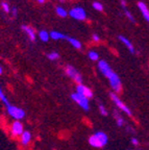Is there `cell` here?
<instances>
[{
  "label": "cell",
  "instance_id": "cell-1",
  "mask_svg": "<svg viewBox=\"0 0 149 150\" xmlns=\"http://www.w3.org/2000/svg\"><path fill=\"white\" fill-rule=\"evenodd\" d=\"M107 141H109V137H107V134L105 132H103V131H96L95 134H92L89 138V144L92 147L102 148L107 144Z\"/></svg>",
  "mask_w": 149,
  "mask_h": 150
},
{
  "label": "cell",
  "instance_id": "cell-2",
  "mask_svg": "<svg viewBox=\"0 0 149 150\" xmlns=\"http://www.w3.org/2000/svg\"><path fill=\"white\" fill-rule=\"evenodd\" d=\"M6 110H7V114H9L11 117L14 118L15 120H18V121H20V120L25 117V110H22V108H19V106L9 104V106H6Z\"/></svg>",
  "mask_w": 149,
  "mask_h": 150
},
{
  "label": "cell",
  "instance_id": "cell-3",
  "mask_svg": "<svg viewBox=\"0 0 149 150\" xmlns=\"http://www.w3.org/2000/svg\"><path fill=\"white\" fill-rule=\"evenodd\" d=\"M69 16L75 20H78V21H84L87 19V12L84 7L77 5L69 11Z\"/></svg>",
  "mask_w": 149,
  "mask_h": 150
},
{
  "label": "cell",
  "instance_id": "cell-4",
  "mask_svg": "<svg viewBox=\"0 0 149 150\" xmlns=\"http://www.w3.org/2000/svg\"><path fill=\"white\" fill-rule=\"evenodd\" d=\"M110 97H111V99L113 100V102L116 104L117 108H120V110H121L122 112H124V114H126V115L129 116V117H131V116H133V112H131V110H129V108H128L125 103H124L123 101L121 100V99L117 96L116 93H111L110 94Z\"/></svg>",
  "mask_w": 149,
  "mask_h": 150
},
{
  "label": "cell",
  "instance_id": "cell-5",
  "mask_svg": "<svg viewBox=\"0 0 149 150\" xmlns=\"http://www.w3.org/2000/svg\"><path fill=\"white\" fill-rule=\"evenodd\" d=\"M71 99H72L74 102H76L84 110H89V108H90V103H89V99L87 98V97L82 96V95H80V94L75 92V93L71 94Z\"/></svg>",
  "mask_w": 149,
  "mask_h": 150
},
{
  "label": "cell",
  "instance_id": "cell-6",
  "mask_svg": "<svg viewBox=\"0 0 149 150\" xmlns=\"http://www.w3.org/2000/svg\"><path fill=\"white\" fill-rule=\"evenodd\" d=\"M65 72L66 74L69 76V77L71 78V79H73L75 82H77V84H80L82 83V74L78 72V71L76 70V69L73 67V66L71 65H67L65 68Z\"/></svg>",
  "mask_w": 149,
  "mask_h": 150
},
{
  "label": "cell",
  "instance_id": "cell-7",
  "mask_svg": "<svg viewBox=\"0 0 149 150\" xmlns=\"http://www.w3.org/2000/svg\"><path fill=\"white\" fill-rule=\"evenodd\" d=\"M109 81H110V86L113 90L115 91V93H118V92L121 91L122 89V82H121V79L120 77L118 76L116 72H113L111 74V76L109 78Z\"/></svg>",
  "mask_w": 149,
  "mask_h": 150
},
{
  "label": "cell",
  "instance_id": "cell-8",
  "mask_svg": "<svg viewBox=\"0 0 149 150\" xmlns=\"http://www.w3.org/2000/svg\"><path fill=\"white\" fill-rule=\"evenodd\" d=\"M98 69H99V71L103 74V76L106 78L110 77L111 74L114 72L113 69L111 68L110 64L107 63L106 61H104V59H99V61H98Z\"/></svg>",
  "mask_w": 149,
  "mask_h": 150
},
{
  "label": "cell",
  "instance_id": "cell-9",
  "mask_svg": "<svg viewBox=\"0 0 149 150\" xmlns=\"http://www.w3.org/2000/svg\"><path fill=\"white\" fill-rule=\"evenodd\" d=\"M11 132L14 137H21V134L24 132L23 124L18 120H15L11 126Z\"/></svg>",
  "mask_w": 149,
  "mask_h": 150
},
{
  "label": "cell",
  "instance_id": "cell-10",
  "mask_svg": "<svg viewBox=\"0 0 149 150\" xmlns=\"http://www.w3.org/2000/svg\"><path fill=\"white\" fill-rule=\"evenodd\" d=\"M76 93L80 94V95H82V96L87 97L88 99L92 98L93 97V92L91 91V89H89L87 86H84V84L80 83V84H77L76 86Z\"/></svg>",
  "mask_w": 149,
  "mask_h": 150
},
{
  "label": "cell",
  "instance_id": "cell-11",
  "mask_svg": "<svg viewBox=\"0 0 149 150\" xmlns=\"http://www.w3.org/2000/svg\"><path fill=\"white\" fill-rule=\"evenodd\" d=\"M21 28H22V30L26 33V35L29 38V40H31V42H35V41H37V33H35V29H33V27H31V26H28V25H22Z\"/></svg>",
  "mask_w": 149,
  "mask_h": 150
},
{
  "label": "cell",
  "instance_id": "cell-12",
  "mask_svg": "<svg viewBox=\"0 0 149 150\" xmlns=\"http://www.w3.org/2000/svg\"><path fill=\"white\" fill-rule=\"evenodd\" d=\"M118 39L119 41H121L122 44H124L126 46V48L128 49V51L131 52V54H133L136 52L135 50V46H133V44L131 43V41H129L126 37H124V35H118Z\"/></svg>",
  "mask_w": 149,
  "mask_h": 150
},
{
  "label": "cell",
  "instance_id": "cell-13",
  "mask_svg": "<svg viewBox=\"0 0 149 150\" xmlns=\"http://www.w3.org/2000/svg\"><path fill=\"white\" fill-rule=\"evenodd\" d=\"M138 7H139V9H140L141 14L143 15L144 19L147 21V23L149 24V8L147 7V5L145 4L144 2L140 1V2L138 3Z\"/></svg>",
  "mask_w": 149,
  "mask_h": 150
},
{
  "label": "cell",
  "instance_id": "cell-14",
  "mask_svg": "<svg viewBox=\"0 0 149 150\" xmlns=\"http://www.w3.org/2000/svg\"><path fill=\"white\" fill-rule=\"evenodd\" d=\"M68 35L65 33H61L58 30H51L50 31V39L53 41H61V40H67Z\"/></svg>",
  "mask_w": 149,
  "mask_h": 150
},
{
  "label": "cell",
  "instance_id": "cell-15",
  "mask_svg": "<svg viewBox=\"0 0 149 150\" xmlns=\"http://www.w3.org/2000/svg\"><path fill=\"white\" fill-rule=\"evenodd\" d=\"M121 7H122V9H123L124 15L126 16V18H127L131 22H133V23H136L135 17L133 16V14H131V13L129 12V11H128V8H127V5H126V0H121Z\"/></svg>",
  "mask_w": 149,
  "mask_h": 150
},
{
  "label": "cell",
  "instance_id": "cell-16",
  "mask_svg": "<svg viewBox=\"0 0 149 150\" xmlns=\"http://www.w3.org/2000/svg\"><path fill=\"white\" fill-rule=\"evenodd\" d=\"M67 41L69 42V44H70L73 48H75V49H80V48L82 47V42H80L79 40H77L76 38H72V37H69V35H68Z\"/></svg>",
  "mask_w": 149,
  "mask_h": 150
},
{
  "label": "cell",
  "instance_id": "cell-17",
  "mask_svg": "<svg viewBox=\"0 0 149 150\" xmlns=\"http://www.w3.org/2000/svg\"><path fill=\"white\" fill-rule=\"evenodd\" d=\"M38 38H39L42 42L47 43L49 41V39H50V33L45 30V29H42V30H40L39 33H38Z\"/></svg>",
  "mask_w": 149,
  "mask_h": 150
},
{
  "label": "cell",
  "instance_id": "cell-18",
  "mask_svg": "<svg viewBox=\"0 0 149 150\" xmlns=\"http://www.w3.org/2000/svg\"><path fill=\"white\" fill-rule=\"evenodd\" d=\"M21 143L22 145H28L31 141V134L28 130H24V132L21 134Z\"/></svg>",
  "mask_w": 149,
  "mask_h": 150
},
{
  "label": "cell",
  "instance_id": "cell-19",
  "mask_svg": "<svg viewBox=\"0 0 149 150\" xmlns=\"http://www.w3.org/2000/svg\"><path fill=\"white\" fill-rule=\"evenodd\" d=\"M55 14L58 17H61V18H66L67 16H69V12H68L65 7L61 6V5H57L55 7Z\"/></svg>",
  "mask_w": 149,
  "mask_h": 150
},
{
  "label": "cell",
  "instance_id": "cell-20",
  "mask_svg": "<svg viewBox=\"0 0 149 150\" xmlns=\"http://www.w3.org/2000/svg\"><path fill=\"white\" fill-rule=\"evenodd\" d=\"M88 57L91 61H99V53H98L97 51H95V50H90V51L88 52Z\"/></svg>",
  "mask_w": 149,
  "mask_h": 150
},
{
  "label": "cell",
  "instance_id": "cell-21",
  "mask_svg": "<svg viewBox=\"0 0 149 150\" xmlns=\"http://www.w3.org/2000/svg\"><path fill=\"white\" fill-rule=\"evenodd\" d=\"M114 117H115V119H116L117 125L121 127L122 125L124 124V122H125V121H124V119L121 117V116H120V114H119L118 112H114Z\"/></svg>",
  "mask_w": 149,
  "mask_h": 150
},
{
  "label": "cell",
  "instance_id": "cell-22",
  "mask_svg": "<svg viewBox=\"0 0 149 150\" xmlns=\"http://www.w3.org/2000/svg\"><path fill=\"white\" fill-rule=\"evenodd\" d=\"M47 59H48L49 61H56V59H60V53L56 51L49 52V53H47Z\"/></svg>",
  "mask_w": 149,
  "mask_h": 150
},
{
  "label": "cell",
  "instance_id": "cell-23",
  "mask_svg": "<svg viewBox=\"0 0 149 150\" xmlns=\"http://www.w3.org/2000/svg\"><path fill=\"white\" fill-rule=\"evenodd\" d=\"M92 6H93V8L95 9V11H97V12H102L103 11L102 3L99 2V1H94V2L92 3Z\"/></svg>",
  "mask_w": 149,
  "mask_h": 150
},
{
  "label": "cell",
  "instance_id": "cell-24",
  "mask_svg": "<svg viewBox=\"0 0 149 150\" xmlns=\"http://www.w3.org/2000/svg\"><path fill=\"white\" fill-rule=\"evenodd\" d=\"M0 100H1L3 103H4V105H5V106H9V100H7L6 96H5L4 93H3L2 89H1V87H0Z\"/></svg>",
  "mask_w": 149,
  "mask_h": 150
},
{
  "label": "cell",
  "instance_id": "cell-25",
  "mask_svg": "<svg viewBox=\"0 0 149 150\" xmlns=\"http://www.w3.org/2000/svg\"><path fill=\"white\" fill-rule=\"evenodd\" d=\"M1 7H2V9L4 11V13H6V14H11V9H12V7L9 6V2H6V1H2V2H1Z\"/></svg>",
  "mask_w": 149,
  "mask_h": 150
},
{
  "label": "cell",
  "instance_id": "cell-26",
  "mask_svg": "<svg viewBox=\"0 0 149 150\" xmlns=\"http://www.w3.org/2000/svg\"><path fill=\"white\" fill-rule=\"evenodd\" d=\"M99 112H100L102 116H107V114H109L107 110L104 108V105H102V104H100V105H99Z\"/></svg>",
  "mask_w": 149,
  "mask_h": 150
},
{
  "label": "cell",
  "instance_id": "cell-27",
  "mask_svg": "<svg viewBox=\"0 0 149 150\" xmlns=\"http://www.w3.org/2000/svg\"><path fill=\"white\" fill-rule=\"evenodd\" d=\"M11 14H12V16L14 18H17V16H18V8L16 6H13L12 9H11Z\"/></svg>",
  "mask_w": 149,
  "mask_h": 150
},
{
  "label": "cell",
  "instance_id": "cell-28",
  "mask_svg": "<svg viewBox=\"0 0 149 150\" xmlns=\"http://www.w3.org/2000/svg\"><path fill=\"white\" fill-rule=\"evenodd\" d=\"M92 40L96 43L99 42V41H100V35H97V33H93V35H92Z\"/></svg>",
  "mask_w": 149,
  "mask_h": 150
},
{
  "label": "cell",
  "instance_id": "cell-29",
  "mask_svg": "<svg viewBox=\"0 0 149 150\" xmlns=\"http://www.w3.org/2000/svg\"><path fill=\"white\" fill-rule=\"evenodd\" d=\"M131 144L135 146H138L139 145V141H138V139L136 138H131Z\"/></svg>",
  "mask_w": 149,
  "mask_h": 150
},
{
  "label": "cell",
  "instance_id": "cell-30",
  "mask_svg": "<svg viewBox=\"0 0 149 150\" xmlns=\"http://www.w3.org/2000/svg\"><path fill=\"white\" fill-rule=\"evenodd\" d=\"M37 1H38L39 3H44L45 1H46V0H37Z\"/></svg>",
  "mask_w": 149,
  "mask_h": 150
},
{
  "label": "cell",
  "instance_id": "cell-31",
  "mask_svg": "<svg viewBox=\"0 0 149 150\" xmlns=\"http://www.w3.org/2000/svg\"><path fill=\"white\" fill-rule=\"evenodd\" d=\"M2 72H3V69H2V67H1V65H0V75L2 74Z\"/></svg>",
  "mask_w": 149,
  "mask_h": 150
},
{
  "label": "cell",
  "instance_id": "cell-32",
  "mask_svg": "<svg viewBox=\"0 0 149 150\" xmlns=\"http://www.w3.org/2000/svg\"><path fill=\"white\" fill-rule=\"evenodd\" d=\"M136 150H141V149H136Z\"/></svg>",
  "mask_w": 149,
  "mask_h": 150
}]
</instances>
